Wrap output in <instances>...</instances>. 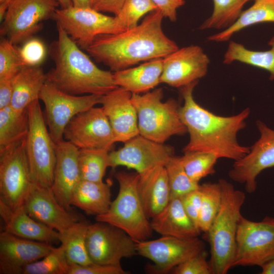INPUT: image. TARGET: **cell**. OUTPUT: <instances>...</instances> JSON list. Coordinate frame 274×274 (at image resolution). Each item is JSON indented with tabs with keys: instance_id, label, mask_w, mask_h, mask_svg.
<instances>
[{
	"instance_id": "obj_21",
	"label": "cell",
	"mask_w": 274,
	"mask_h": 274,
	"mask_svg": "<svg viewBox=\"0 0 274 274\" xmlns=\"http://www.w3.org/2000/svg\"><path fill=\"white\" fill-rule=\"evenodd\" d=\"M132 93L118 87L102 95V108L112 128L116 142L125 143L139 135L138 115Z\"/></svg>"
},
{
	"instance_id": "obj_18",
	"label": "cell",
	"mask_w": 274,
	"mask_h": 274,
	"mask_svg": "<svg viewBox=\"0 0 274 274\" xmlns=\"http://www.w3.org/2000/svg\"><path fill=\"white\" fill-rule=\"evenodd\" d=\"M210 60L197 45L184 47L163 58L160 83L181 88L206 75Z\"/></svg>"
},
{
	"instance_id": "obj_48",
	"label": "cell",
	"mask_w": 274,
	"mask_h": 274,
	"mask_svg": "<svg viewBox=\"0 0 274 274\" xmlns=\"http://www.w3.org/2000/svg\"><path fill=\"white\" fill-rule=\"evenodd\" d=\"M261 274H274V259L261 266Z\"/></svg>"
},
{
	"instance_id": "obj_24",
	"label": "cell",
	"mask_w": 274,
	"mask_h": 274,
	"mask_svg": "<svg viewBox=\"0 0 274 274\" xmlns=\"http://www.w3.org/2000/svg\"><path fill=\"white\" fill-rule=\"evenodd\" d=\"M138 191L143 208L150 220L159 214L170 200V191L165 166H157L139 174Z\"/></svg>"
},
{
	"instance_id": "obj_36",
	"label": "cell",
	"mask_w": 274,
	"mask_h": 274,
	"mask_svg": "<svg viewBox=\"0 0 274 274\" xmlns=\"http://www.w3.org/2000/svg\"><path fill=\"white\" fill-rule=\"evenodd\" d=\"M180 159L190 178L199 183L201 179L215 173V165L219 158L209 152L190 151L184 152Z\"/></svg>"
},
{
	"instance_id": "obj_10",
	"label": "cell",
	"mask_w": 274,
	"mask_h": 274,
	"mask_svg": "<svg viewBox=\"0 0 274 274\" xmlns=\"http://www.w3.org/2000/svg\"><path fill=\"white\" fill-rule=\"evenodd\" d=\"M53 19L81 49L86 50L98 36L125 31L115 16L106 15L91 7L58 8Z\"/></svg>"
},
{
	"instance_id": "obj_2",
	"label": "cell",
	"mask_w": 274,
	"mask_h": 274,
	"mask_svg": "<svg viewBox=\"0 0 274 274\" xmlns=\"http://www.w3.org/2000/svg\"><path fill=\"white\" fill-rule=\"evenodd\" d=\"M195 81L182 87L184 104L180 116L189 135L184 152L201 151L213 153L219 158L238 160L250 151V147L239 144L237 134L246 126L250 109L246 108L230 116L216 115L200 106L194 98Z\"/></svg>"
},
{
	"instance_id": "obj_38",
	"label": "cell",
	"mask_w": 274,
	"mask_h": 274,
	"mask_svg": "<svg viewBox=\"0 0 274 274\" xmlns=\"http://www.w3.org/2000/svg\"><path fill=\"white\" fill-rule=\"evenodd\" d=\"M69 264L60 245L42 259L24 266L19 274H68Z\"/></svg>"
},
{
	"instance_id": "obj_5",
	"label": "cell",
	"mask_w": 274,
	"mask_h": 274,
	"mask_svg": "<svg viewBox=\"0 0 274 274\" xmlns=\"http://www.w3.org/2000/svg\"><path fill=\"white\" fill-rule=\"evenodd\" d=\"M115 178L119 184L118 195L106 213L95 217L96 221L121 229L136 242L148 239L153 230L139 195V174L118 172Z\"/></svg>"
},
{
	"instance_id": "obj_34",
	"label": "cell",
	"mask_w": 274,
	"mask_h": 274,
	"mask_svg": "<svg viewBox=\"0 0 274 274\" xmlns=\"http://www.w3.org/2000/svg\"><path fill=\"white\" fill-rule=\"evenodd\" d=\"M251 0H213V11L199 26L201 30L226 29L231 25L243 12L244 5Z\"/></svg>"
},
{
	"instance_id": "obj_7",
	"label": "cell",
	"mask_w": 274,
	"mask_h": 274,
	"mask_svg": "<svg viewBox=\"0 0 274 274\" xmlns=\"http://www.w3.org/2000/svg\"><path fill=\"white\" fill-rule=\"evenodd\" d=\"M39 100L27 108L29 129L25 151L34 184L51 187L56 158L55 144L47 128Z\"/></svg>"
},
{
	"instance_id": "obj_22",
	"label": "cell",
	"mask_w": 274,
	"mask_h": 274,
	"mask_svg": "<svg viewBox=\"0 0 274 274\" xmlns=\"http://www.w3.org/2000/svg\"><path fill=\"white\" fill-rule=\"evenodd\" d=\"M55 144L56 158L51 189L59 203L71 211L72 195L81 180L79 149L64 139Z\"/></svg>"
},
{
	"instance_id": "obj_44",
	"label": "cell",
	"mask_w": 274,
	"mask_h": 274,
	"mask_svg": "<svg viewBox=\"0 0 274 274\" xmlns=\"http://www.w3.org/2000/svg\"><path fill=\"white\" fill-rule=\"evenodd\" d=\"M181 199L187 215L199 228L198 220L201 205V193L199 188L183 196Z\"/></svg>"
},
{
	"instance_id": "obj_3",
	"label": "cell",
	"mask_w": 274,
	"mask_h": 274,
	"mask_svg": "<svg viewBox=\"0 0 274 274\" xmlns=\"http://www.w3.org/2000/svg\"><path fill=\"white\" fill-rule=\"evenodd\" d=\"M56 27L57 38L48 50L55 66L46 74L47 82L74 95H103L118 87L113 73L97 67L59 24Z\"/></svg>"
},
{
	"instance_id": "obj_31",
	"label": "cell",
	"mask_w": 274,
	"mask_h": 274,
	"mask_svg": "<svg viewBox=\"0 0 274 274\" xmlns=\"http://www.w3.org/2000/svg\"><path fill=\"white\" fill-rule=\"evenodd\" d=\"M28 129L27 109L17 111L10 106L0 109V151L26 138Z\"/></svg>"
},
{
	"instance_id": "obj_37",
	"label": "cell",
	"mask_w": 274,
	"mask_h": 274,
	"mask_svg": "<svg viewBox=\"0 0 274 274\" xmlns=\"http://www.w3.org/2000/svg\"><path fill=\"white\" fill-rule=\"evenodd\" d=\"M170 191V199L181 198L197 189L199 183L192 180L186 173L180 157L172 156L165 165Z\"/></svg>"
},
{
	"instance_id": "obj_15",
	"label": "cell",
	"mask_w": 274,
	"mask_h": 274,
	"mask_svg": "<svg viewBox=\"0 0 274 274\" xmlns=\"http://www.w3.org/2000/svg\"><path fill=\"white\" fill-rule=\"evenodd\" d=\"M63 139L79 149L109 150L116 143L114 132L102 107L81 112L67 124Z\"/></svg>"
},
{
	"instance_id": "obj_39",
	"label": "cell",
	"mask_w": 274,
	"mask_h": 274,
	"mask_svg": "<svg viewBox=\"0 0 274 274\" xmlns=\"http://www.w3.org/2000/svg\"><path fill=\"white\" fill-rule=\"evenodd\" d=\"M157 9V7L151 0H125L115 16L122 28L126 30L138 25L143 16Z\"/></svg>"
},
{
	"instance_id": "obj_17",
	"label": "cell",
	"mask_w": 274,
	"mask_h": 274,
	"mask_svg": "<svg viewBox=\"0 0 274 274\" xmlns=\"http://www.w3.org/2000/svg\"><path fill=\"white\" fill-rule=\"evenodd\" d=\"M174 155L172 147L139 134L124 143L118 150L109 152V166H125L140 175L157 166H165Z\"/></svg>"
},
{
	"instance_id": "obj_49",
	"label": "cell",
	"mask_w": 274,
	"mask_h": 274,
	"mask_svg": "<svg viewBox=\"0 0 274 274\" xmlns=\"http://www.w3.org/2000/svg\"><path fill=\"white\" fill-rule=\"evenodd\" d=\"M13 0H0V21L1 22L6 12Z\"/></svg>"
},
{
	"instance_id": "obj_25",
	"label": "cell",
	"mask_w": 274,
	"mask_h": 274,
	"mask_svg": "<svg viewBox=\"0 0 274 274\" xmlns=\"http://www.w3.org/2000/svg\"><path fill=\"white\" fill-rule=\"evenodd\" d=\"M152 230L162 236L190 238L199 236L201 231L186 213L181 199L172 198L150 222Z\"/></svg>"
},
{
	"instance_id": "obj_28",
	"label": "cell",
	"mask_w": 274,
	"mask_h": 274,
	"mask_svg": "<svg viewBox=\"0 0 274 274\" xmlns=\"http://www.w3.org/2000/svg\"><path fill=\"white\" fill-rule=\"evenodd\" d=\"M47 81V74L40 66H24L13 79V95L10 106L23 111L34 101Z\"/></svg>"
},
{
	"instance_id": "obj_14",
	"label": "cell",
	"mask_w": 274,
	"mask_h": 274,
	"mask_svg": "<svg viewBox=\"0 0 274 274\" xmlns=\"http://www.w3.org/2000/svg\"><path fill=\"white\" fill-rule=\"evenodd\" d=\"M136 249L137 254L154 263L151 269L164 273L205 250L204 243L198 237L180 238L170 236L138 242Z\"/></svg>"
},
{
	"instance_id": "obj_12",
	"label": "cell",
	"mask_w": 274,
	"mask_h": 274,
	"mask_svg": "<svg viewBox=\"0 0 274 274\" xmlns=\"http://www.w3.org/2000/svg\"><path fill=\"white\" fill-rule=\"evenodd\" d=\"M102 95H74L66 93L47 82L39 96L45 107L46 122L55 143L63 140L65 127L78 114L101 104Z\"/></svg>"
},
{
	"instance_id": "obj_43",
	"label": "cell",
	"mask_w": 274,
	"mask_h": 274,
	"mask_svg": "<svg viewBox=\"0 0 274 274\" xmlns=\"http://www.w3.org/2000/svg\"><path fill=\"white\" fill-rule=\"evenodd\" d=\"M122 267L102 265L95 263L82 265L70 264L68 274H126Z\"/></svg>"
},
{
	"instance_id": "obj_13",
	"label": "cell",
	"mask_w": 274,
	"mask_h": 274,
	"mask_svg": "<svg viewBox=\"0 0 274 274\" xmlns=\"http://www.w3.org/2000/svg\"><path fill=\"white\" fill-rule=\"evenodd\" d=\"M136 244L124 231L109 223L97 221L88 225L86 246L93 263L122 267L123 258L137 254Z\"/></svg>"
},
{
	"instance_id": "obj_27",
	"label": "cell",
	"mask_w": 274,
	"mask_h": 274,
	"mask_svg": "<svg viewBox=\"0 0 274 274\" xmlns=\"http://www.w3.org/2000/svg\"><path fill=\"white\" fill-rule=\"evenodd\" d=\"M111 182L80 180L71 199V206L95 217L106 213L111 204Z\"/></svg>"
},
{
	"instance_id": "obj_6",
	"label": "cell",
	"mask_w": 274,
	"mask_h": 274,
	"mask_svg": "<svg viewBox=\"0 0 274 274\" xmlns=\"http://www.w3.org/2000/svg\"><path fill=\"white\" fill-rule=\"evenodd\" d=\"M163 96L161 88L131 95L138 115L139 134L159 143H164L172 136L187 132L178 102L173 98L162 101Z\"/></svg>"
},
{
	"instance_id": "obj_32",
	"label": "cell",
	"mask_w": 274,
	"mask_h": 274,
	"mask_svg": "<svg viewBox=\"0 0 274 274\" xmlns=\"http://www.w3.org/2000/svg\"><path fill=\"white\" fill-rule=\"evenodd\" d=\"M88 225L83 221H79L59 233L60 242L70 264L86 265L93 263L86 246Z\"/></svg>"
},
{
	"instance_id": "obj_33",
	"label": "cell",
	"mask_w": 274,
	"mask_h": 274,
	"mask_svg": "<svg viewBox=\"0 0 274 274\" xmlns=\"http://www.w3.org/2000/svg\"><path fill=\"white\" fill-rule=\"evenodd\" d=\"M78 165L81 180L103 181L109 166V150L98 149H79Z\"/></svg>"
},
{
	"instance_id": "obj_4",
	"label": "cell",
	"mask_w": 274,
	"mask_h": 274,
	"mask_svg": "<svg viewBox=\"0 0 274 274\" xmlns=\"http://www.w3.org/2000/svg\"><path fill=\"white\" fill-rule=\"evenodd\" d=\"M222 200L219 211L206 233L210 246V264L213 273L226 274L233 267L241 210L245 200L244 192L232 184L219 179Z\"/></svg>"
},
{
	"instance_id": "obj_9",
	"label": "cell",
	"mask_w": 274,
	"mask_h": 274,
	"mask_svg": "<svg viewBox=\"0 0 274 274\" xmlns=\"http://www.w3.org/2000/svg\"><path fill=\"white\" fill-rule=\"evenodd\" d=\"M59 6L56 0H13L1 22L0 35L22 44L42 29L43 21L53 19Z\"/></svg>"
},
{
	"instance_id": "obj_29",
	"label": "cell",
	"mask_w": 274,
	"mask_h": 274,
	"mask_svg": "<svg viewBox=\"0 0 274 274\" xmlns=\"http://www.w3.org/2000/svg\"><path fill=\"white\" fill-rule=\"evenodd\" d=\"M248 9L243 11L229 27L209 36V41L217 43L228 41L235 33L251 25L263 22H274V0H254Z\"/></svg>"
},
{
	"instance_id": "obj_16",
	"label": "cell",
	"mask_w": 274,
	"mask_h": 274,
	"mask_svg": "<svg viewBox=\"0 0 274 274\" xmlns=\"http://www.w3.org/2000/svg\"><path fill=\"white\" fill-rule=\"evenodd\" d=\"M260 133L258 140L241 159L234 161L228 176L234 182L245 184L246 191L254 192L257 176L264 169L274 167V130L260 120L256 121Z\"/></svg>"
},
{
	"instance_id": "obj_50",
	"label": "cell",
	"mask_w": 274,
	"mask_h": 274,
	"mask_svg": "<svg viewBox=\"0 0 274 274\" xmlns=\"http://www.w3.org/2000/svg\"><path fill=\"white\" fill-rule=\"evenodd\" d=\"M73 6L92 8L93 0H71Z\"/></svg>"
},
{
	"instance_id": "obj_40",
	"label": "cell",
	"mask_w": 274,
	"mask_h": 274,
	"mask_svg": "<svg viewBox=\"0 0 274 274\" xmlns=\"http://www.w3.org/2000/svg\"><path fill=\"white\" fill-rule=\"evenodd\" d=\"M23 67L18 48L8 39L0 42V79H12Z\"/></svg>"
},
{
	"instance_id": "obj_47",
	"label": "cell",
	"mask_w": 274,
	"mask_h": 274,
	"mask_svg": "<svg viewBox=\"0 0 274 274\" xmlns=\"http://www.w3.org/2000/svg\"><path fill=\"white\" fill-rule=\"evenodd\" d=\"M13 79H0V109L11 105L13 95Z\"/></svg>"
},
{
	"instance_id": "obj_30",
	"label": "cell",
	"mask_w": 274,
	"mask_h": 274,
	"mask_svg": "<svg viewBox=\"0 0 274 274\" xmlns=\"http://www.w3.org/2000/svg\"><path fill=\"white\" fill-rule=\"evenodd\" d=\"M268 44L271 47L269 50L257 51L247 49L241 43L230 41L224 54L223 62L228 64L239 61L264 69L269 73V79L274 80V36Z\"/></svg>"
},
{
	"instance_id": "obj_8",
	"label": "cell",
	"mask_w": 274,
	"mask_h": 274,
	"mask_svg": "<svg viewBox=\"0 0 274 274\" xmlns=\"http://www.w3.org/2000/svg\"><path fill=\"white\" fill-rule=\"evenodd\" d=\"M25 141L26 138L0 151V201L12 209L22 207L34 185Z\"/></svg>"
},
{
	"instance_id": "obj_1",
	"label": "cell",
	"mask_w": 274,
	"mask_h": 274,
	"mask_svg": "<svg viewBox=\"0 0 274 274\" xmlns=\"http://www.w3.org/2000/svg\"><path fill=\"white\" fill-rule=\"evenodd\" d=\"M163 17L157 9L133 28L118 33L98 36L86 50L97 62L108 66L113 72L140 62L163 58L179 49L163 31Z\"/></svg>"
},
{
	"instance_id": "obj_26",
	"label": "cell",
	"mask_w": 274,
	"mask_h": 274,
	"mask_svg": "<svg viewBox=\"0 0 274 274\" xmlns=\"http://www.w3.org/2000/svg\"><path fill=\"white\" fill-rule=\"evenodd\" d=\"M163 70V58H156L134 67L113 72L117 86L132 94L145 93L156 87Z\"/></svg>"
},
{
	"instance_id": "obj_20",
	"label": "cell",
	"mask_w": 274,
	"mask_h": 274,
	"mask_svg": "<svg viewBox=\"0 0 274 274\" xmlns=\"http://www.w3.org/2000/svg\"><path fill=\"white\" fill-rule=\"evenodd\" d=\"M54 248L51 244L20 237L4 230L0 233V273L19 274L22 268L42 259Z\"/></svg>"
},
{
	"instance_id": "obj_19",
	"label": "cell",
	"mask_w": 274,
	"mask_h": 274,
	"mask_svg": "<svg viewBox=\"0 0 274 274\" xmlns=\"http://www.w3.org/2000/svg\"><path fill=\"white\" fill-rule=\"evenodd\" d=\"M22 207L33 219L59 233L79 221L78 215L59 203L51 187L34 184Z\"/></svg>"
},
{
	"instance_id": "obj_11",
	"label": "cell",
	"mask_w": 274,
	"mask_h": 274,
	"mask_svg": "<svg viewBox=\"0 0 274 274\" xmlns=\"http://www.w3.org/2000/svg\"><path fill=\"white\" fill-rule=\"evenodd\" d=\"M233 267L261 266L274 259V218L251 221L242 215L239 220Z\"/></svg>"
},
{
	"instance_id": "obj_51",
	"label": "cell",
	"mask_w": 274,
	"mask_h": 274,
	"mask_svg": "<svg viewBox=\"0 0 274 274\" xmlns=\"http://www.w3.org/2000/svg\"><path fill=\"white\" fill-rule=\"evenodd\" d=\"M61 8H66L73 6L71 0H56Z\"/></svg>"
},
{
	"instance_id": "obj_23",
	"label": "cell",
	"mask_w": 274,
	"mask_h": 274,
	"mask_svg": "<svg viewBox=\"0 0 274 274\" xmlns=\"http://www.w3.org/2000/svg\"><path fill=\"white\" fill-rule=\"evenodd\" d=\"M0 215L6 231L25 239L52 245L60 242V233L31 217L22 207L12 209L0 201Z\"/></svg>"
},
{
	"instance_id": "obj_45",
	"label": "cell",
	"mask_w": 274,
	"mask_h": 274,
	"mask_svg": "<svg viewBox=\"0 0 274 274\" xmlns=\"http://www.w3.org/2000/svg\"><path fill=\"white\" fill-rule=\"evenodd\" d=\"M162 13L164 17L168 18L172 22L177 20V10L183 6L184 0H151Z\"/></svg>"
},
{
	"instance_id": "obj_41",
	"label": "cell",
	"mask_w": 274,
	"mask_h": 274,
	"mask_svg": "<svg viewBox=\"0 0 274 274\" xmlns=\"http://www.w3.org/2000/svg\"><path fill=\"white\" fill-rule=\"evenodd\" d=\"M18 48L23 67L40 66L48 53L44 42L34 37L24 42Z\"/></svg>"
},
{
	"instance_id": "obj_35",
	"label": "cell",
	"mask_w": 274,
	"mask_h": 274,
	"mask_svg": "<svg viewBox=\"0 0 274 274\" xmlns=\"http://www.w3.org/2000/svg\"><path fill=\"white\" fill-rule=\"evenodd\" d=\"M201 193V205L198 227L207 233L216 216L222 200L221 188L219 182L205 183L199 187Z\"/></svg>"
},
{
	"instance_id": "obj_42",
	"label": "cell",
	"mask_w": 274,
	"mask_h": 274,
	"mask_svg": "<svg viewBox=\"0 0 274 274\" xmlns=\"http://www.w3.org/2000/svg\"><path fill=\"white\" fill-rule=\"evenodd\" d=\"M207 252L204 250L188 259L175 267L174 274H212V270L207 260Z\"/></svg>"
},
{
	"instance_id": "obj_46",
	"label": "cell",
	"mask_w": 274,
	"mask_h": 274,
	"mask_svg": "<svg viewBox=\"0 0 274 274\" xmlns=\"http://www.w3.org/2000/svg\"><path fill=\"white\" fill-rule=\"evenodd\" d=\"M125 0H93L92 8L100 12L113 13L116 16L119 13Z\"/></svg>"
}]
</instances>
